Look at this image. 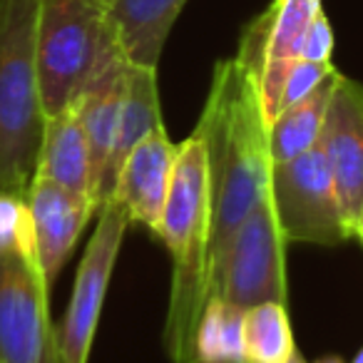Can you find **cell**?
Segmentation results:
<instances>
[{
    "instance_id": "obj_1",
    "label": "cell",
    "mask_w": 363,
    "mask_h": 363,
    "mask_svg": "<svg viewBox=\"0 0 363 363\" xmlns=\"http://www.w3.org/2000/svg\"><path fill=\"white\" fill-rule=\"evenodd\" d=\"M194 135L202 140L209 167L212 249L269 199L272 155L269 125L259 105L257 85L237 57L214 65L212 87Z\"/></svg>"
},
{
    "instance_id": "obj_2",
    "label": "cell",
    "mask_w": 363,
    "mask_h": 363,
    "mask_svg": "<svg viewBox=\"0 0 363 363\" xmlns=\"http://www.w3.org/2000/svg\"><path fill=\"white\" fill-rule=\"evenodd\" d=\"M209 229L212 199L207 152L192 132L177 152L172 189L157 232V239L172 257V289L162 341L174 363H194V331L207 303Z\"/></svg>"
},
{
    "instance_id": "obj_3",
    "label": "cell",
    "mask_w": 363,
    "mask_h": 363,
    "mask_svg": "<svg viewBox=\"0 0 363 363\" xmlns=\"http://www.w3.org/2000/svg\"><path fill=\"white\" fill-rule=\"evenodd\" d=\"M38 11L40 0H0V189L26 197L48 120L38 75Z\"/></svg>"
},
{
    "instance_id": "obj_4",
    "label": "cell",
    "mask_w": 363,
    "mask_h": 363,
    "mask_svg": "<svg viewBox=\"0 0 363 363\" xmlns=\"http://www.w3.org/2000/svg\"><path fill=\"white\" fill-rule=\"evenodd\" d=\"M107 30V0H40L35 50L45 117L77 100Z\"/></svg>"
},
{
    "instance_id": "obj_5",
    "label": "cell",
    "mask_w": 363,
    "mask_h": 363,
    "mask_svg": "<svg viewBox=\"0 0 363 363\" xmlns=\"http://www.w3.org/2000/svg\"><path fill=\"white\" fill-rule=\"evenodd\" d=\"M286 239L279 229L272 199L247 214L209 254L207 298L247 308L267 301L286 303Z\"/></svg>"
},
{
    "instance_id": "obj_6",
    "label": "cell",
    "mask_w": 363,
    "mask_h": 363,
    "mask_svg": "<svg viewBox=\"0 0 363 363\" xmlns=\"http://www.w3.org/2000/svg\"><path fill=\"white\" fill-rule=\"evenodd\" d=\"M35 239L0 247V363H60Z\"/></svg>"
},
{
    "instance_id": "obj_7",
    "label": "cell",
    "mask_w": 363,
    "mask_h": 363,
    "mask_svg": "<svg viewBox=\"0 0 363 363\" xmlns=\"http://www.w3.org/2000/svg\"><path fill=\"white\" fill-rule=\"evenodd\" d=\"M269 199L286 244L338 247L353 239L321 145L272 167Z\"/></svg>"
},
{
    "instance_id": "obj_8",
    "label": "cell",
    "mask_w": 363,
    "mask_h": 363,
    "mask_svg": "<svg viewBox=\"0 0 363 363\" xmlns=\"http://www.w3.org/2000/svg\"><path fill=\"white\" fill-rule=\"evenodd\" d=\"M318 11L321 0H274L244 28L237 60L257 85L267 125L281 112L284 82L291 65L301 57L303 38Z\"/></svg>"
},
{
    "instance_id": "obj_9",
    "label": "cell",
    "mask_w": 363,
    "mask_h": 363,
    "mask_svg": "<svg viewBox=\"0 0 363 363\" xmlns=\"http://www.w3.org/2000/svg\"><path fill=\"white\" fill-rule=\"evenodd\" d=\"M130 217L120 202L110 199L97 212V227L90 237L77 267L75 284H72L70 306L65 311L60 328H57V351L60 363H87L90 348L95 341L97 321H100L102 303L107 296L112 272H115L117 254L122 239L130 227Z\"/></svg>"
},
{
    "instance_id": "obj_10",
    "label": "cell",
    "mask_w": 363,
    "mask_h": 363,
    "mask_svg": "<svg viewBox=\"0 0 363 363\" xmlns=\"http://www.w3.org/2000/svg\"><path fill=\"white\" fill-rule=\"evenodd\" d=\"M318 145L331 169L343 214L356 237L363 204V85L338 75Z\"/></svg>"
},
{
    "instance_id": "obj_11",
    "label": "cell",
    "mask_w": 363,
    "mask_h": 363,
    "mask_svg": "<svg viewBox=\"0 0 363 363\" xmlns=\"http://www.w3.org/2000/svg\"><path fill=\"white\" fill-rule=\"evenodd\" d=\"M177 152L179 145L169 140L164 125L155 127L127 155L112 194V199L122 204L130 222L140 224L155 237L160 232L162 214L172 189Z\"/></svg>"
},
{
    "instance_id": "obj_12",
    "label": "cell",
    "mask_w": 363,
    "mask_h": 363,
    "mask_svg": "<svg viewBox=\"0 0 363 363\" xmlns=\"http://www.w3.org/2000/svg\"><path fill=\"white\" fill-rule=\"evenodd\" d=\"M28 207L43 274L52 286L87 222L97 214V204L87 194L72 192L45 177H33L28 189Z\"/></svg>"
},
{
    "instance_id": "obj_13",
    "label": "cell",
    "mask_w": 363,
    "mask_h": 363,
    "mask_svg": "<svg viewBox=\"0 0 363 363\" xmlns=\"http://www.w3.org/2000/svg\"><path fill=\"white\" fill-rule=\"evenodd\" d=\"M127 70H130V60H127L125 50H122L120 40H117L115 30L110 26L105 43H102L100 57L95 62V70L87 77L77 100L72 102L77 107V112H80V120L87 132V142H90L95 194L102 169L107 164V157H110L112 142H115L117 122H120L122 102H125L127 92Z\"/></svg>"
},
{
    "instance_id": "obj_14",
    "label": "cell",
    "mask_w": 363,
    "mask_h": 363,
    "mask_svg": "<svg viewBox=\"0 0 363 363\" xmlns=\"http://www.w3.org/2000/svg\"><path fill=\"white\" fill-rule=\"evenodd\" d=\"M164 125L160 105V87H157V70L155 67L132 65L127 70V92L122 102L120 122H117L115 142H112L110 157L102 169L100 184H97V209L105 202H110L117 187V177L122 172L127 155L135 150V145L142 137L150 135L155 127Z\"/></svg>"
},
{
    "instance_id": "obj_15",
    "label": "cell",
    "mask_w": 363,
    "mask_h": 363,
    "mask_svg": "<svg viewBox=\"0 0 363 363\" xmlns=\"http://www.w3.org/2000/svg\"><path fill=\"white\" fill-rule=\"evenodd\" d=\"M35 177L57 182L72 192L95 199V172H92L90 142L75 105L55 112L45 120ZM97 204V202H95Z\"/></svg>"
},
{
    "instance_id": "obj_16",
    "label": "cell",
    "mask_w": 363,
    "mask_h": 363,
    "mask_svg": "<svg viewBox=\"0 0 363 363\" xmlns=\"http://www.w3.org/2000/svg\"><path fill=\"white\" fill-rule=\"evenodd\" d=\"M187 0H107V21L132 65H160L162 50Z\"/></svg>"
},
{
    "instance_id": "obj_17",
    "label": "cell",
    "mask_w": 363,
    "mask_h": 363,
    "mask_svg": "<svg viewBox=\"0 0 363 363\" xmlns=\"http://www.w3.org/2000/svg\"><path fill=\"white\" fill-rule=\"evenodd\" d=\"M341 72H331L316 90L301 102L286 107L279 112L277 120L269 125V155H272L274 164L296 160L303 152L318 145L321 137V127L326 120L328 102H331V92L336 85Z\"/></svg>"
},
{
    "instance_id": "obj_18",
    "label": "cell",
    "mask_w": 363,
    "mask_h": 363,
    "mask_svg": "<svg viewBox=\"0 0 363 363\" xmlns=\"http://www.w3.org/2000/svg\"><path fill=\"white\" fill-rule=\"evenodd\" d=\"M194 363H247L242 308L207 298L194 331Z\"/></svg>"
},
{
    "instance_id": "obj_19",
    "label": "cell",
    "mask_w": 363,
    "mask_h": 363,
    "mask_svg": "<svg viewBox=\"0 0 363 363\" xmlns=\"http://www.w3.org/2000/svg\"><path fill=\"white\" fill-rule=\"evenodd\" d=\"M247 363H289L296 356L286 303L267 301L244 311Z\"/></svg>"
},
{
    "instance_id": "obj_20",
    "label": "cell",
    "mask_w": 363,
    "mask_h": 363,
    "mask_svg": "<svg viewBox=\"0 0 363 363\" xmlns=\"http://www.w3.org/2000/svg\"><path fill=\"white\" fill-rule=\"evenodd\" d=\"M331 72H336V67L331 62H308V60H296L291 65L284 82V95H281V110L301 102L303 97H308Z\"/></svg>"
},
{
    "instance_id": "obj_21",
    "label": "cell",
    "mask_w": 363,
    "mask_h": 363,
    "mask_svg": "<svg viewBox=\"0 0 363 363\" xmlns=\"http://www.w3.org/2000/svg\"><path fill=\"white\" fill-rule=\"evenodd\" d=\"M331 52H333V30H331V26H328V18L321 8V11L316 13V18L311 21V26H308L298 60L331 62Z\"/></svg>"
},
{
    "instance_id": "obj_22",
    "label": "cell",
    "mask_w": 363,
    "mask_h": 363,
    "mask_svg": "<svg viewBox=\"0 0 363 363\" xmlns=\"http://www.w3.org/2000/svg\"><path fill=\"white\" fill-rule=\"evenodd\" d=\"M353 239H358L361 247H363V204H361V217H358V224H356V237Z\"/></svg>"
},
{
    "instance_id": "obj_23",
    "label": "cell",
    "mask_w": 363,
    "mask_h": 363,
    "mask_svg": "<svg viewBox=\"0 0 363 363\" xmlns=\"http://www.w3.org/2000/svg\"><path fill=\"white\" fill-rule=\"evenodd\" d=\"M316 363H343L341 358H333V356H326V358H321V361H316Z\"/></svg>"
},
{
    "instance_id": "obj_24",
    "label": "cell",
    "mask_w": 363,
    "mask_h": 363,
    "mask_svg": "<svg viewBox=\"0 0 363 363\" xmlns=\"http://www.w3.org/2000/svg\"><path fill=\"white\" fill-rule=\"evenodd\" d=\"M351 363H363V346H361V351L356 353V356H353V361Z\"/></svg>"
},
{
    "instance_id": "obj_25",
    "label": "cell",
    "mask_w": 363,
    "mask_h": 363,
    "mask_svg": "<svg viewBox=\"0 0 363 363\" xmlns=\"http://www.w3.org/2000/svg\"><path fill=\"white\" fill-rule=\"evenodd\" d=\"M289 363H306V361H303V356H301V353L296 351V356H294V358H291V361H289Z\"/></svg>"
}]
</instances>
